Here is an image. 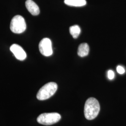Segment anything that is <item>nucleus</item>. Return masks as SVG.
<instances>
[{
    "label": "nucleus",
    "mask_w": 126,
    "mask_h": 126,
    "mask_svg": "<svg viewBox=\"0 0 126 126\" xmlns=\"http://www.w3.org/2000/svg\"><path fill=\"white\" fill-rule=\"evenodd\" d=\"M100 110V105L98 100L91 97L86 100L84 114L86 119L92 120L97 117Z\"/></svg>",
    "instance_id": "f257e3e1"
},
{
    "label": "nucleus",
    "mask_w": 126,
    "mask_h": 126,
    "mask_svg": "<svg viewBox=\"0 0 126 126\" xmlns=\"http://www.w3.org/2000/svg\"><path fill=\"white\" fill-rule=\"evenodd\" d=\"M58 89V85L55 82H49L42 86L38 92L36 98L38 100H44L53 96Z\"/></svg>",
    "instance_id": "f03ea898"
},
{
    "label": "nucleus",
    "mask_w": 126,
    "mask_h": 126,
    "mask_svg": "<svg viewBox=\"0 0 126 126\" xmlns=\"http://www.w3.org/2000/svg\"><path fill=\"white\" fill-rule=\"evenodd\" d=\"M10 30L16 34H20L24 32L26 29V24L23 16L17 15L12 19L10 25Z\"/></svg>",
    "instance_id": "7ed1b4c3"
},
{
    "label": "nucleus",
    "mask_w": 126,
    "mask_h": 126,
    "mask_svg": "<svg viewBox=\"0 0 126 126\" xmlns=\"http://www.w3.org/2000/svg\"><path fill=\"white\" fill-rule=\"evenodd\" d=\"M61 117L59 113H44L37 117V121L44 125H51L59 122Z\"/></svg>",
    "instance_id": "20e7f679"
},
{
    "label": "nucleus",
    "mask_w": 126,
    "mask_h": 126,
    "mask_svg": "<svg viewBox=\"0 0 126 126\" xmlns=\"http://www.w3.org/2000/svg\"><path fill=\"white\" fill-rule=\"evenodd\" d=\"M39 49L43 55L49 57L53 53L52 43L49 38H45L41 41L39 44Z\"/></svg>",
    "instance_id": "39448f33"
},
{
    "label": "nucleus",
    "mask_w": 126,
    "mask_h": 126,
    "mask_svg": "<svg viewBox=\"0 0 126 126\" xmlns=\"http://www.w3.org/2000/svg\"><path fill=\"white\" fill-rule=\"evenodd\" d=\"M10 50L13 53L16 59L23 61L26 58V53L23 49V48L17 44H13L10 47Z\"/></svg>",
    "instance_id": "423d86ee"
},
{
    "label": "nucleus",
    "mask_w": 126,
    "mask_h": 126,
    "mask_svg": "<svg viewBox=\"0 0 126 126\" xmlns=\"http://www.w3.org/2000/svg\"><path fill=\"white\" fill-rule=\"evenodd\" d=\"M25 6L28 10L32 15L36 16L40 13L38 6L32 0H27L25 2Z\"/></svg>",
    "instance_id": "0eeeda50"
},
{
    "label": "nucleus",
    "mask_w": 126,
    "mask_h": 126,
    "mask_svg": "<svg viewBox=\"0 0 126 126\" xmlns=\"http://www.w3.org/2000/svg\"><path fill=\"white\" fill-rule=\"evenodd\" d=\"M89 51V47L86 43H82L79 46L78 54L80 57H84L88 55Z\"/></svg>",
    "instance_id": "6e6552de"
},
{
    "label": "nucleus",
    "mask_w": 126,
    "mask_h": 126,
    "mask_svg": "<svg viewBox=\"0 0 126 126\" xmlns=\"http://www.w3.org/2000/svg\"><path fill=\"white\" fill-rule=\"evenodd\" d=\"M64 2L68 6L73 7H82L86 4V0H64Z\"/></svg>",
    "instance_id": "1a4fd4ad"
},
{
    "label": "nucleus",
    "mask_w": 126,
    "mask_h": 126,
    "mask_svg": "<svg viewBox=\"0 0 126 126\" xmlns=\"http://www.w3.org/2000/svg\"><path fill=\"white\" fill-rule=\"evenodd\" d=\"M70 32L74 38H77L80 33V29L77 25H73L70 28Z\"/></svg>",
    "instance_id": "9d476101"
},
{
    "label": "nucleus",
    "mask_w": 126,
    "mask_h": 126,
    "mask_svg": "<svg viewBox=\"0 0 126 126\" xmlns=\"http://www.w3.org/2000/svg\"><path fill=\"white\" fill-rule=\"evenodd\" d=\"M116 69H117V72H118L119 74H122L124 73L125 72V69L121 65H118Z\"/></svg>",
    "instance_id": "9b49d317"
},
{
    "label": "nucleus",
    "mask_w": 126,
    "mask_h": 126,
    "mask_svg": "<svg viewBox=\"0 0 126 126\" xmlns=\"http://www.w3.org/2000/svg\"><path fill=\"white\" fill-rule=\"evenodd\" d=\"M108 79L110 80L113 79L114 77V73L112 70H109L108 72Z\"/></svg>",
    "instance_id": "f8f14e48"
}]
</instances>
